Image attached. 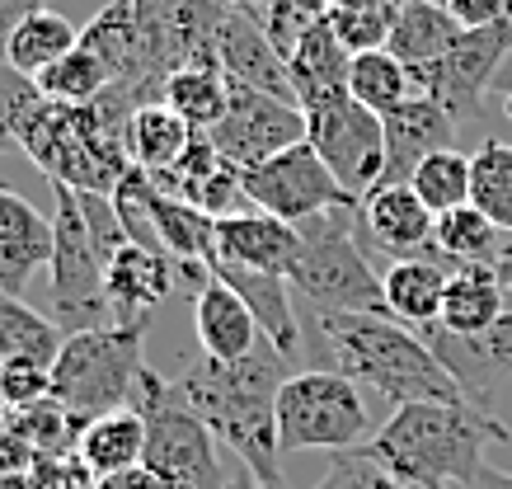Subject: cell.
<instances>
[{"mask_svg":"<svg viewBox=\"0 0 512 489\" xmlns=\"http://www.w3.org/2000/svg\"><path fill=\"white\" fill-rule=\"evenodd\" d=\"M287 377H292V363L268 339H259V348L235 363H217L202 353L174 381L202 424L217 433L221 447H231L240 457V466H249L268 485H282L278 391Z\"/></svg>","mask_w":512,"mask_h":489,"instance_id":"cell-1","label":"cell"},{"mask_svg":"<svg viewBox=\"0 0 512 489\" xmlns=\"http://www.w3.org/2000/svg\"><path fill=\"white\" fill-rule=\"evenodd\" d=\"M315 325L329 367L386 395L395 410L419 400H466L428 339L390 311H315Z\"/></svg>","mask_w":512,"mask_h":489,"instance_id":"cell-2","label":"cell"},{"mask_svg":"<svg viewBox=\"0 0 512 489\" xmlns=\"http://www.w3.org/2000/svg\"><path fill=\"white\" fill-rule=\"evenodd\" d=\"M489 442H508V428L489 410L470 400H419L390 414L362 452L423 489H466Z\"/></svg>","mask_w":512,"mask_h":489,"instance_id":"cell-3","label":"cell"},{"mask_svg":"<svg viewBox=\"0 0 512 489\" xmlns=\"http://www.w3.org/2000/svg\"><path fill=\"white\" fill-rule=\"evenodd\" d=\"M357 212L362 203H343L296 226L301 250L287 283L301 301H311V311H386V283L357 245Z\"/></svg>","mask_w":512,"mask_h":489,"instance_id":"cell-4","label":"cell"},{"mask_svg":"<svg viewBox=\"0 0 512 489\" xmlns=\"http://www.w3.org/2000/svg\"><path fill=\"white\" fill-rule=\"evenodd\" d=\"M132 410L146 424V466L165 480L170 489H221L226 466H221L217 433L202 424L198 410L184 400L179 381L160 372H141Z\"/></svg>","mask_w":512,"mask_h":489,"instance_id":"cell-5","label":"cell"},{"mask_svg":"<svg viewBox=\"0 0 512 489\" xmlns=\"http://www.w3.org/2000/svg\"><path fill=\"white\" fill-rule=\"evenodd\" d=\"M141 325H109V330L66 334L62 358L52 363V400L76 424H90L99 414L132 410L141 363Z\"/></svg>","mask_w":512,"mask_h":489,"instance_id":"cell-6","label":"cell"},{"mask_svg":"<svg viewBox=\"0 0 512 489\" xmlns=\"http://www.w3.org/2000/svg\"><path fill=\"white\" fill-rule=\"evenodd\" d=\"M109 259L113 254L85 217L80 189L52 184V320L62 325V334L118 325L104 292Z\"/></svg>","mask_w":512,"mask_h":489,"instance_id":"cell-7","label":"cell"},{"mask_svg":"<svg viewBox=\"0 0 512 489\" xmlns=\"http://www.w3.org/2000/svg\"><path fill=\"white\" fill-rule=\"evenodd\" d=\"M367 438V405L357 381L334 367H301L278 391L282 452H353Z\"/></svg>","mask_w":512,"mask_h":489,"instance_id":"cell-8","label":"cell"},{"mask_svg":"<svg viewBox=\"0 0 512 489\" xmlns=\"http://www.w3.org/2000/svg\"><path fill=\"white\" fill-rule=\"evenodd\" d=\"M306 142L320 151V160L353 198H367L386 179V123L353 95L306 113Z\"/></svg>","mask_w":512,"mask_h":489,"instance_id":"cell-9","label":"cell"},{"mask_svg":"<svg viewBox=\"0 0 512 489\" xmlns=\"http://www.w3.org/2000/svg\"><path fill=\"white\" fill-rule=\"evenodd\" d=\"M245 198L259 207V212L292 221V226H301L306 217H320L329 207L362 203V198H353V193L334 179V170L320 160V151H315L311 142H296V146H287V151H278L273 160H264V165H249Z\"/></svg>","mask_w":512,"mask_h":489,"instance_id":"cell-10","label":"cell"},{"mask_svg":"<svg viewBox=\"0 0 512 489\" xmlns=\"http://www.w3.org/2000/svg\"><path fill=\"white\" fill-rule=\"evenodd\" d=\"M508 57H512V19L484 24V29H461V38L437 62L414 71V80H419V95L437 99L461 123V118L480 113L484 95H494V76L503 71Z\"/></svg>","mask_w":512,"mask_h":489,"instance_id":"cell-11","label":"cell"},{"mask_svg":"<svg viewBox=\"0 0 512 489\" xmlns=\"http://www.w3.org/2000/svg\"><path fill=\"white\" fill-rule=\"evenodd\" d=\"M212 146L221 156L249 170V165H264L287 146L306 142V109L296 99H278L264 90H249V85H231V109L212 132Z\"/></svg>","mask_w":512,"mask_h":489,"instance_id":"cell-12","label":"cell"},{"mask_svg":"<svg viewBox=\"0 0 512 489\" xmlns=\"http://www.w3.org/2000/svg\"><path fill=\"white\" fill-rule=\"evenodd\" d=\"M419 334L428 339L442 367H447L456 386L466 391L470 405L489 410V395L503 377H512V311L503 320H494L484 334H451L442 325H419Z\"/></svg>","mask_w":512,"mask_h":489,"instance_id":"cell-13","label":"cell"},{"mask_svg":"<svg viewBox=\"0 0 512 489\" xmlns=\"http://www.w3.org/2000/svg\"><path fill=\"white\" fill-rule=\"evenodd\" d=\"M212 52H217V66L226 71L231 85H249V90H264V95L296 99L292 76H287V57L273 48V38H268L264 24L249 15V10H240V5L221 10Z\"/></svg>","mask_w":512,"mask_h":489,"instance_id":"cell-14","label":"cell"},{"mask_svg":"<svg viewBox=\"0 0 512 489\" xmlns=\"http://www.w3.org/2000/svg\"><path fill=\"white\" fill-rule=\"evenodd\" d=\"M174 287H184L179 259L146 250V245H132V240L113 250L109 269H104V292H109L118 325H141L146 330V320L174 297Z\"/></svg>","mask_w":512,"mask_h":489,"instance_id":"cell-15","label":"cell"},{"mask_svg":"<svg viewBox=\"0 0 512 489\" xmlns=\"http://www.w3.org/2000/svg\"><path fill=\"white\" fill-rule=\"evenodd\" d=\"M362 236L372 240L381 254H390V259L433 254L437 212L423 203L414 184H376L362 198Z\"/></svg>","mask_w":512,"mask_h":489,"instance_id":"cell-16","label":"cell"},{"mask_svg":"<svg viewBox=\"0 0 512 489\" xmlns=\"http://www.w3.org/2000/svg\"><path fill=\"white\" fill-rule=\"evenodd\" d=\"M207 269L217 273L221 283L231 287L235 297L254 311V320H259V330H264L268 344L278 348L287 363H296L306 344H301V320H296V292H292V283H287L282 273L240 269V264L221 259V254H212V259H207Z\"/></svg>","mask_w":512,"mask_h":489,"instance_id":"cell-17","label":"cell"},{"mask_svg":"<svg viewBox=\"0 0 512 489\" xmlns=\"http://www.w3.org/2000/svg\"><path fill=\"white\" fill-rule=\"evenodd\" d=\"M381 123H386V179L381 184H409L433 151L456 146V118L428 95H414Z\"/></svg>","mask_w":512,"mask_h":489,"instance_id":"cell-18","label":"cell"},{"mask_svg":"<svg viewBox=\"0 0 512 489\" xmlns=\"http://www.w3.org/2000/svg\"><path fill=\"white\" fill-rule=\"evenodd\" d=\"M296 250H301V231L292 221L268 217V212H231L217 217V250L221 259H231L240 269L259 273H292Z\"/></svg>","mask_w":512,"mask_h":489,"instance_id":"cell-19","label":"cell"},{"mask_svg":"<svg viewBox=\"0 0 512 489\" xmlns=\"http://www.w3.org/2000/svg\"><path fill=\"white\" fill-rule=\"evenodd\" d=\"M43 264H52V221L0 184V292L24 297Z\"/></svg>","mask_w":512,"mask_h":489,"instance_id":"cell-20","label":"cell"},{"mask_svg":"<svg viewBox=\"0 0 512 489\" xmlns=\"http://www.w3.org/2000/svg\"><path fill=\"white\" fill-rule=\"evenodd\" d=\"M193 330H198L202 353H207V358H217V363L249 358V353L259 348V339H264L254 311L235 297L231 287L221 283L217 273L193 292Z\"/></svg>","mask_w":512,"mask_h":489,"instance_id":"cell-21","label":"cell"},{"mask_svg":"<svg viewBox=\"0 0 512 489\" xmlns=\"http://www.w3.org/2000/svg\"><path fill=\"white\" fill-rule=\"evenodd\" d=\"M348 71H353V52L343 48V38L334 33L329 19H320V24L296 43L292 57H287L292 95H296V104H301L306 113L348 95Z\"/></svg>","mask_w":512,"mask_h":489,"instance_id":"cell-22","label":"cell"},{"mask_svg":"<svg viewBox=\"0 0 512 489\" xmlns=\"http://www.w3.org/2000/svg\"><path fill=\"white\" fill-rule=\"evenodd\" d=\"M456 264H451L442 250L433 254H414V259H395L381 283H386V311L404 325H433L442 316V297H447V283Z\"/></svg>","mask_w":512,"mask_h":489,"instance_id":"cell-23","label":"cell"},{"mask_svg":"<svg viewBox=\"0 0 512 489\" xmlns=\"http://www.w3.org/2000/svg\"><path fill=\"white\" fill-rule=\"evenodd\" d=\"M508 311V292H503V278L494 273V264H461L447 283L437 325L451 334H484Z\"/></svg>","mask_w":512,"mask_h":489,"instance_id":"cell-24","label":"cell"},{"mask_svg":"<svg viewBox=\"0 0 512 489\" xmlns=\"http://www.w3.org/2000/svg\"><path fill=\"white\" fill-rule=\"evenodd\" d=\"M66 334L62 325L43 311H33L24 297L15 292H0V367H15V363H38L52 367L62 358Z\"/></svg>","mask_w":512,"mask_h":489,"instance_id":"cell-25","label":"cell"},{"mask_svg":"<svg viewBox=\"0 0 512 489\" xmlns=\"http://www.w3.org/2000/svg\"><path fill=\"white\" fill-rule=\"evenodd\" d=\"M456 38H461V24H456V15H451L442 0H404L386 48L395 52L409 71H423V66L437 62Z\"/></svg>","mask_w":512,"mask_h":489,"instance_id":"cell-26","label":"cell"},{"mask_svg":"<svg viewBox=\"0 0 512 489\" xmlns=\"http://www.w3.org/2000/svg\"><path fill=\"white\" fill-rule=\"evenodd\" d=\"M76 457H80V466L90 471V480L94 475L123 471V466H137V461L146 457V424H141V414L113 410V414L90 419L76 438Z\"/></svg>","mask_w":512,"mask_h":489,"instance_id":"cell-27","label":"cell"},{"mask_svg":"<svg viewBox=\"0 0 512 489\" xmlns=\"http://www.w3.org/2000/svg\"><path fill=\"white\" fill-rule=\"evenodd\" d=\"M193 137H198V132H193L165 99H151V104H141V109L132 113V123H127V156H132L137 170L160 174L193 146Z\"/></svg>","mask_w":512,"mask_h":489,"instance_id":"cell-28","label":"cell"},{"mask_svg":"<svg viewBox=\"0 0 512 489\" xmlns=\"http://www.w3.org/2000/svg\"><path fill=\"white\" fill-rule=\"evenodd\" d=\"M160 99H165L193 132H212V127L226 118V109H231V80H226V71L212 62L179 66V71L165 76Z\"/></svg>","mask_w":512,"mask_h":489,"instance_id":"cell-29","label":"cell"},{"mask_svg":"<svg viewBox=\"0 0 512 489\" xmlns=\"http://www.w3.org/2000/svg\"><path fill=\"white\" fill-rule=\"evenodd\" d=\"M348 95L372 113H395L400 104L419 95V80L414 71L395 57L390 48H372V52H353V71H348Z\"/></svg>","mask_w":512,"mask_h":489,"instance_id":"cell-30","label":"cell"},{"mask_svg":"<svg viewBox=\"0 0 512 489\" xmlns=\"http://www.w3.org/2000/svg\"><path fill=\"white\" fill-rule=\"evenodd\" d=\"M71 48H80V29L66 15H57V10H47L43 5V10L24 19L19 33L10 38V57H5V66L19 71V76L38 80L52 62H62Z\"/></svg>","mask_w":512,"mask_h":489,"instance_id":"cell-31","label":"cell"},{"mask_svg":"<svg viewBox=\"0 0 512 489\" xmlns=\"http://www.w3.org/2000/svg\"><path fill=\"white\" fill-rule=\"evenodd\" d=\"M33 85H38V95L52 99V104H71V109H80V104H94L99 95H109L113 85H118V76H113V66L104 62L99 52L80 43V48L66 52L62 62L47 66Z\"/></svg>","mask_w":512,"mask_h":489,"instance_id":"cell-32","label":"cell"},{"mask_svg":"<svg viewBox=\"0 0 512 489\" xmlns=\"http://www.w3.org/2000/svg\"><path fill=\"white\" fill-rule=\"evenodd\" d=\"M470 203L494 221L503 236H512V146L489 137L470 156Z\"/></svg>","mask_w":512,"mask_h":489,"instance_id":"cell-33","label":"cell"},{"mask_svg":"<svg viewBox=\"0 0 512 489\" xmlns=\"http://www.w3.org/2000/svg\"><path fill=\"white\" fill-rule=\"evenodd\" d=\"M433 245L447 254L456 269H461V264H494L498 245H503V231H498L475 203H466V207H451V212L437 217Z\"/></svg>","mask_w":512,"mask_h":489,"instance_id":"cell-34","label":"cell"},{"mask_svg":"<svg viewBox=\"0 0 512 489\" xmlns=\"http://www.w3.org/2000/svg\"><path fill=\"white\" fill-rule=\"evenodd\" d=\"M409 184L419 189V198L433 207L437 217H442V212H451V207H466L470 203V156H466V151H456V146L433 151V156L414 170V179H409Z\"/></svg>","mask_w":512,"mask_h":489,"instance_id":"cell-35","label":"cell"},{"mask_svg":"<svg viewBox=\"0 0 512 489\" xmlns=\"http://www.w3.org/2000/svg\"><path fill=\"white\" fill-rule=\"evenodd\" d=\"M395 15H400L395 0H339L329 24H334V33L343 38L348 52H372V48H386L390 43Z\"/></svg>","mask_w":512,"mask_h":489,"instance_id":"cell-36","label":"cell"},{"mask_svg":"<svg viewBox=\"0 0 512 489\" xmlns=\"http://www.w3.org/2000/svg\"><path fill=\"white\" fill-rule=\"evenodd\" d=\"M311 489H423V485L395 475L390 466H381L376 457H367V452L357 447V452H334L329 471L320 475Z\"/></svg>","mask_w":512,"mask_h":489,"instance_id":"cell-37","label":"cell"},{"mask_svg":"<svg viewBox=\"0 0 512 489\" xmlns=\"http://www.w3.org/2000/svg\"><path fill=\"white\" fill-rule=\"evenodd\" d=\"M0 386H5V405L10 410H38L52 400V367L38 363H15V367H0Z\"/></svg>","mask_w":512,"mask_h":489,"instance_id":"cell-38","label":"cell"},{"mask_svg":"<svg viewBox=\"0 0 512 489\" xmlns=\"http://www.w3.org/2000/svg\"><path fill=\"white\" fill-rule=\"evenodd\" d=\"M461 29H484V24H503L512 19V0H442Z\"/></svg>","mask_w":512,"mask_h":489,"instance_id":"cell-39","label":"cell"},{"mask_svg":"<svg viewBox=\"0 0 512 489\" xmlns=\"http://www.w3.org/2000/svg\"><path fill=\"white\" fill-rule=\"evenodd\" d=\"M90 489H170V485H165V480H160L146 461H137V466H123V471L94 475Z\"/></svg>","mask_w":512,"mask_h":489,"instance_id":"cell-40","label":"cell"},{"mask_svg":"<svg viewBox=\"0 0 512 489\" xmlns=\"http://www.w3.org/2000/svg\"><path fill=\"white\" fill-rule=\"evenodd\" d=\"M47 0H0V66H5V57H10V38L19 33V24L29 15H38Z\"/></svg>","mask_w":512,"mask_h":489,"instance_id":"cell-41","label":"cell"},{"mask_svg":"<svg viewBox=\"0 0 512 489\" xmlns=\"http://www.w3.org/2000/svg\"><path fill=\"white\" fill-rule=\"evenodd\" d=\"M466 489H512V475L508 471H498V466H489V461H484L480 471L470 475V485Z\"/></svg>","mask_w":512,"mask_h":489,"instance_id":"cell-42","label":"cell"},{"mask_svg":"<svg viewBox=\"0 0 512 489\" xmlns=\"http://www.w3.org/2000/svg\"><path fill=\"white\" fill-rule=\"evenodd\" d=\"M221 489H282V485H268V480H259L249 466H240L235 475H226V485H221Z\"/></svg>","mask_w":512,"mask_h":489,"instance_id":"cell-43","label":"cell"},{"mask_svg":"<svg viewBox=\"0 0 512 489\" xmlns=\"http://www.w3.org/2000/svg\"><path fill=\"white\" fill-rule=\"evenodd\" d=\"M494 95L503 99V113H508V118H512V57H508V62H503V71H498V76H494Z\"/></svg>","mask_w":512,"mask_h":489,"instance_id":"cell-44","label":"cell"},{"mask_svg":"<svg viewBox=\"0 0 512 489\" xmlns=\"http://www.w3.org/2000/svg\"><path fill=\"white\" fill-rule=\"evenodd\" d=\"M5 410H10V405H5V386H0V414H5Z\"/></svg>","mask_w":512,"mask_h":489,"instance_id":"cell-45","label":"cell"}]
</instances>
